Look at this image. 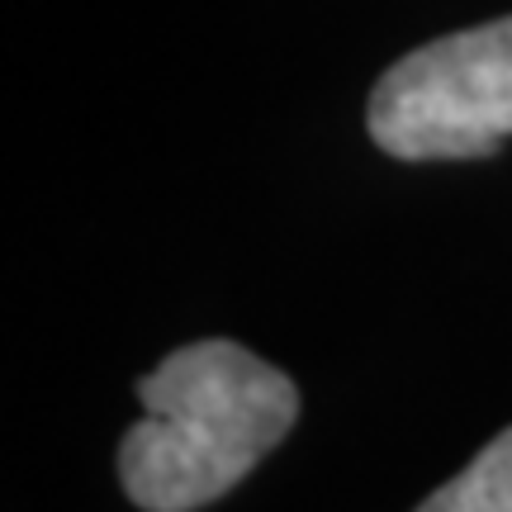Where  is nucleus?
<instances>
[{
    "instance_id": "3",
    "label": "nucleus",
    "mask_w": 512,
    "mask_h": 512,
    "mask_svg": "<svg viewBox=\"0 0 512 512\" xmlns=\"http://www.w3.org/2000/svg\"><path fill=\"white\" fill-rule=\"evenodd\" d=\"M418 512H512V427L498 432L451 484H441Z\"/></svg>"
},
{
    "instance_id": "2",
    "label": "nucleus",
    "mask_w": 512,
    "mask_h": 512,
    "mask_svg": "<svg viewBox=\"0 0 512 512\" xmlns=\"http://www.w3.org/2000/svg\"><path fill=\"white\" fill-rule=\"evenodd\" d=\"M366 124L399 162L489 157L512 138V15L399 57L370 91Z\"/></svg>"
},
{
    "instance_id": "1",
    "label": "nucleus",
    "mask_w": 512,
    "mask_h": 512,
    "mask_svg": "<svg viewBox=\"0 0 512 512\" xmlns=\"http://www.w3.org/2000/svg\"><path fill=\"white\" fill-rule=\"evenodd\" d=\"M143 422L119 441V484L143 512H195L238 489L299 422L285 370L238 342H190L138 380Z\"/></svg>"
}]
</instances>
